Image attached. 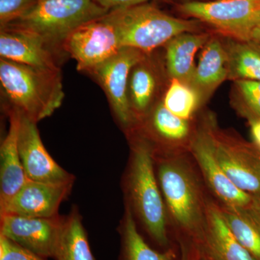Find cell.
I'll list each match as a JSON object with an SVG mask.
<instances>
[{"label": "cell", "instance_id": "6da1fadb", "mask_svg": "<svg viewBox=\"0 0 260 260\" xmlns=\"http://www.w3.org/2000/svg\"><path fill=\"white\" fill-rule=\"evenodd\" d=\"M0 85L12 109L35 122L49 117L64 100L61 70L44 69L0 58Z\"/></svg>", "mask_w": 260, "mask_h": 260}, {"label": "cell", "instance_id": "7a4b0ae2", "mask_svg": "<svg viewBox=\"0 0 260 260\" xmlns=\"http://www.w3.org/2000/svg\"><path fill=\"white\" fill-rule=\"evenodd\" d=\"M104 18L114 27L121 47L147 54L181 34L196 32L200 23L176 18L149 3L110 10Z\"/></svg>", "mask_w": 260, "mask_h": 260}, {"label": "cell", "instance_id": "3957f363", "mask_svg": "<svg viewBox=\"0 0 260 260\" xmlns=\"http://www.w3.org/2000/svg\"><path fill=\"white\" fill-rule=\"evenodd\" d=\"M126 177L130 207L134 208L149 235L160 246L169 243L166 205L154 172V153L143 138L133 136Z\"/></svg>", "mask_w": 260, "mask_h": 260}, {"label": "cell", "instance_id": "277c9868", "mask_svg": "<svg viewBox=\"0 0 260 260\" xmlns=\"http://www.w3.org/2000/svg\"><path fill=\"white\" fill-rule=\"evenodd\" d=\"M158 181L168 210L174 223L200 241L205 221V207L198 180L180 159H158Z\"/></svg>", "mask_w": 260, "mask_h": 260}, {"label": "cell", "instance_id": "5b68a950", "mask_svg": "<svg viewBox=\"0 0 260 260\" xmlns=\"http://www.w3.org/2000/svg\"><path fill=\"white\" fill-rule=\"evenodd\" d=\"M109 11L95 0H37L26 14L8 26L32 32L65 53L62 44L72 32Z\"/></svg>", "mask_w": 260, "mask_h": 260}, {"label": "cell", "instance_id": "8992f818", "mask_svg": "<svg viewBox=\"0 0 260 260\" xmlns=\"http://www.w3.org/2000/svg\"><path fill=\"white\" fill-rule=\"evenodd\" d=\"M178 10L244 42L260 22V0H191L178 5Z\"/></svg>", "mask_w": 260, "mask_h": 260}, {"label": "cell", "instance_id": "52a82bcc", "mask_svg": "<svg viewBox=\"0 0 260 260\" xmlns=\"http://www.w3.org/2000/svg\"><path fill=\"white\" fill-rule=\"evenodd\" d=\"M207 124L215 158L227 177L242 191L251 196L259 195V150L218 129L213 120Z\"/></svg>", "mask_w": 260, "mask_h": 260}, {"label": "cell", "instance_id": "ba28073f", "mask_svg": "<svg viewBox=\"0 0 260 260\" xmlns=\"http://www.w3.org/2000/svg\"><path fill=\"white\" fill-rule=\"evenodd\" d=\"M147 55L138 49L122 47L115 55L88 73L104 90L116 121L126 133L136 124L128 100L130 73Z\"/></svg>", "mask_w": 260, "mask_h": 260}, {"label": "cell", "instance_id": "9c48e42d", "mask_svg": "<svg viewBox=\"0 0 260 260\" xmlns=\"http://www.w3.org/2000/svg\"><path fill=\"white\" fill-rule=\"evenodd\" d=\"M114 27L102 18L80 25L62 44L65 54L74 59L78 71L88 74L120 50Z\"/></svg>", "mask_w": 260, "mask_h": 260}, {"label": "cell", "instance_id": "30bf717a", "mask_svg": "<svg viewBox=\"0 0 260 260\" xmlns=\"http://www.w3.org/2000/svg\"><path fill=\"white\" fill-rule=\"evenodd\" d=\"M0 235L44 258H53L64 225V218H32L1 215Z\"/></svg>", "mask_w": 260, "mask_h": 260}, {"label": "cell", "instance_id": "8fae6325", "mask_svg": "<svg viewBox=\"0 0 260 260\" xmlns=\"http://www.w3.org/2000/svg\"><path fill=\"white\" fill-rule=\"evenodd\" d=\"M37 124L20 114L18 148L27 179L51 184H73L74 176L56 164L48 153Z\"/></svg>", "mask_w": 260, "mask_h": 260}, {"label": "cell", "instance_id": "7c38bea8", "mask_svg": "<svg viewBox=\"0 0 260 260\" xmlns=\"http://www.w3.org/2000/svg\"><path fill=\"white\" fill-rule=\"evenodd\" d=\"M191 152L207 184L223 205L245 208L252 196L238 188L223 172L214 154L208 124L197 132L190 143Z\"/></svg>", "mask_w": 260, "mask_h": 260}, {"label": "cell", "instance_id": "4fadbf2b", "mask_svg": "<svg viewBox=\"0 0 260 260\" xmlns=\"http://www.w3.org/2000/svg\"><path fill=\"white\" fill-rule=\"evenodd\" d=\"M39 36L14 27L0 28V58L20 64L61 70V53Z\"/></svg>", "mask_w": 260, "mask_h": 260}, {"label": "cell", "instance_id": "5bb4252c", "mask_svg": "<svg viewBox=\"0 0 260 260\" xmlns=\"http://www.w3.org/2000/svg\"><path fill=\"white\" fill-rule=\"evenodd\" d=\"M73 185L28 179L5 208L0 210V216L6 214L32 218H52L59 215V206L69 195Z\"/></svg>", "mask_w": 260, "mask_h": 260}, {"label": "cell", "instance_id": "9a60e30c", "mask_svg": "<svg viewBox=\"0 0 260 260\" xmlns=\"http://www.w3.org/2000/svg\"><path fill=\"white\" fill-rule=\"evenodd\" d=\"M6 110L9 116L10 125L0 145V210L28 180L19 153L20 114L14 109Z\"/></svg>", "mask_w": 260, "mask_h": 260}, {"label": "cell", "instance_id": "2e32d148", "mask_svg": "<svg viewBox=\"0 0 260 260\" xmlns=\"http://www.w3.org/2000/svg\"><path fill=\"white\" fill-rule=\"evenodd\" d=\"M200 242L211 260H256L234 237L224 220L220 206L208 203Z\"/></svg>", "mask_w": 260, "mask_h": 260}, {"label": "cell", "instance_id": "e0dca14e", "mask_svg": "<svg viewBox=\"0 0 260 260\" xmlns=\"http://www.w3.org/2000/svg\"><path fill=\"white\" fill-rule=\"evenodd\" d=\"M229 75L226 49L218 39L212 38L203 48L189 86L198 94L200 102L211 95Z\"/></svg>", "mask_w": 260, "mask_h": 260}, {"label": "cell", "instance_id": "ac0fdd59", "mask_svg": "<svg viewBox=\"0 0 260 260\" xmlns=\"http://www.w3.org/2000/svg\"><path fill=\"white\" fill-rule=\"evenodd\" d=\"M210 39L208 34L184 32L166 44L167 71L172 79L189 85L196 67L195 55Z\"/></svg>", "mask_w": 260, "mask_h": 260}, {"label": "cell", "instance_id": "d6986e66", "mask_svg": "<svg viewBox=\"0 0 260 260\" xmlns=\"http://www.w3.org/2000/svg\"><path fill=\"white\" fill-rule=\"evenodd\" d=\"M148 57L133 67L128 83V100L136 124L153 109L158 92V75Z\"/></svg>", "mask_w": 260, "mask_h": 260}, {"label": "cell", "instance_id": "ffe728a7", "mask_svg": "<svg viewBox=\"0 0 260 260\" xmlns=\"http://www.w3.org/2000/svg\"><path fill=\"white\" fill-rule=\"evenodd\" d=\"M140 121H145V130L142 134L135 136L143 138L150 145L155 141H180L189 135L188 120L173 114L161 102Z\"/></svg>", "mask_w": 260, "mask_h": 260}, {"label": "cell", "instance_id": "44dd1931", "mask_svg": "<svg viewBox=\"0 0 260 260\" xmlns=\"http://www.w3.org/2000/svg\"><path fill=\"white\" fill-rule=\"evenodd\" d=\"M220 208L238 242L256 260H260V219L250 205L239 208L223 205Z\"/></svg>", "mask_w": 260, "mask_h": 260}, {"label": "cell", "instance_id": "7402d4cb", "mask_svg": "<svg viewBox=\"0 0 260 260\" xmlns=\"http://www.w3.org/2000/svg\"><path fill=\"white\" fill-rule=\"evenodd\" d=\"M55 260H95L86 231L77 208L64 218Z\"/></svg>", "mask_w": 260, "mask_h": 260}, {"label": "cell", "instance_id": "603a6c76", "mask_svg": "<svg viewBox=\"0 0 260 260\" xmlns=\"http://www.w3.org/2000/svg\"><path fill=\"white\" fill-rule=\"evenodd\" d=\"M121 260H174L172 249L159 252L152 249L140 235L129 205H126L120 227Z\"/></svg>", "mask_w": 260, "mask_h": 260}, {"label": "cell", "instance_id": "cb8c5ba5", "mask_svg": "<svg viewBox=\"0 0 260 260\" xmlns=\"http://www.w3.org/2000/svg\"><path fill=\"white\" fill-rule=\"evenodd\" d=\"M229 78L260 81V47L254 43L231 41L225 47Z\"/></svg>", "mask_w": 260, "mask_h": 260}, {"label": "cell", "instance_id": "d4e9b609", "mask_svg": "<svg viewBox=\"0 0 260 260\" xmlns=\"http://www.w3.org/2000/svg\"><path fill=\"white\" fill-rule=\"evenodd\" d=\"M171 112L188 120L200 104L198 94L189 85L172 79L161 102Z\"/></svg>", "mask_w": 260, "mask_h": 260}, {"label": "cell", "instance_id": "484cf974", "mask_svg": "<svg viewBox=\"0 0 260 260\" xmlns=\"http://www.w3.org/2000/svg\"><path fill=\"white\" fill-rule=\"evenodd\" d=\"M237 86L245 106L248 119H260V81L237 80Z\"/></svg>", "mask_w": 260, "mask_h": 260}, {"label": "cell", "instance_id": "4316f807", "mask_svg": "<svg viewBox=\"0 0 260 260\" xmlns=\"http://www.w3.org/2000/svg\"><path fill=\"white\" fill-rule=\"evenodd\" d=\"M37 2V0H0V28L21 18Z\"/></svg>", "mask_w": 260, "mask_h": 260}, {"label": "cell", "instance_id": "83f0119b", "mask_svg": "<svg viewBox=\"0 0 260 260\" xmlns=\"http://www.w3.org/2000/svg\"><path fill=\"white\" fill-rule=\"evenodd\" d=\"M0 260H47L0 235Z\"/></svg>", "mask_w": 260, "mask_h": 260}, {"label": "cell", "instance_id": "f1b7e54d", "mask_svg": "<svg viewBox=\"0 0 260 260\" xmlns=\"http://www.w3.org/2000/svg\"><path fill=\"white\" fill-rule=\"evenodd\" d=\"M95 1L97 4L110 11L118 8L145 4V3H148L150 0H95Z\"/></svg>", "mask_w": 260, "mask_h": 260}, {"label": "cell", "instance_id": "f546056e", "mask_svg": "<svg viewBox=\"0 0 260 260\" xmlns=\"http://www.w3.org/2000/svg\"><path fill=\"white\" fill-rule=\"evenodd\" d=\"M250 123L251 133L256 148L260 152V119H251Z\"/></svg>", "mask_w": 260, "mask_h": 260}, {"label": "cell", "instance_id": "4dcf8cb0", "mask_svg": "<svg viewBox=\"0 0 260 260\" xmlns=\"http://www.w3.org/2000/svg\"><path fill=\"white\" fill-rule=\"evenodd\" d=\"M180 260H196L193 255L189 246L184 242L181 243V259Z\"/></svg>", "mask_w": 260, "mask_h": 260}, {"label": "cell", "instance_id": "1f68e13d", "mask_svg": "<svg viewBox=\"0 0 260 260\" xmlns=\"http://www.w3.org/2000/svg\"><path fill=\"white\" fill-rule=\"evenodd\" d=\"M248 42L254 43L260 47V22L251 32Z\"/></svg>", "mask_w": 260, "mask_h": 260}, {"label": "cell", "instance_id": "d6a6232c", "mask_svg": "<svg viewBox=\"0 0 260 260\" xmlns=\"http://www.w3.org/2000/svg\"><path fill=\"white\" fill-rule=\"evenodd\" d=\"M250 207L260 219V194L252 196V202H251Z\"/></svg>", "mask_w": 260, "mask_h": 260}, {"label": "cell", "instance_id": "836d02e7", "mask_svg": "<svg viewBox=\"0 0 260 260\" xmlns=\"http://www.w3.org/2000/svg\"><path fill=\"white\" fill-rule=\"evenodd\" d=\"M209 260H211V259H209Z\"/></svg>", "mask_w": 260, "mask_h": 260}]
</instances>
